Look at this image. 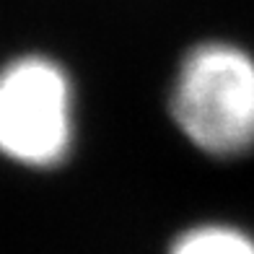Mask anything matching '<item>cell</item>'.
Segmentation results:
<instances>
[{"label":"cell","instance_id":"3","mask_svg":"<svg viewBox=\"0 0 254 254\" xmlns=\"http://www.w3.org/2000/svg\"><path fill=\"white\" fill-rule=\"evenodd\" d=\"M169 254H254V239L236 226H194L171 244Z\"/></svg>","mask_w":254,"mask_h":254},{"label":"cell","instance_id":"2","mask_svg":"<svg viewBox=\"0 0 254 254\" xmlns=\"http://www.w3.org/2000/svg\"><path fill=\"white\" fill-rule=\"evenodd\" d=\"M73 145V86L42 55L10 60L0 70V153L31 169L63 164Z\"/></svg>","mask_w":254,"mask_h":254},{"label":"cell","instance_id":"1","mask_svg":"<svg viewBox=\"0 0 254 254\" xmlns=\"http://www.w3.org/2000/svg\"><path fill=\"white\" fill-rule=\"evenodd\" d=\"M171 117L207 156L236 158L254 151V57L226 42L194 47L171 88Z\"/></svg>","mask_w":254,"mask_h":254}]
</instances>
